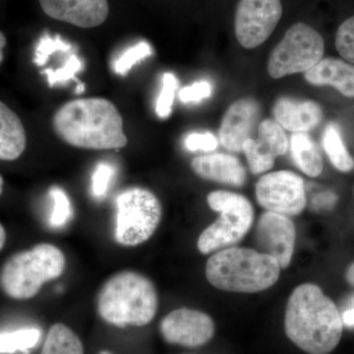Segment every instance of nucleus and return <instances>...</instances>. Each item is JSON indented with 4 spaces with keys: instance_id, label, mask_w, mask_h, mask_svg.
Returning a JSON list of instances; mask_svg holds the SVG:
<instances>
[{
    "instance_id": "nucleus-4",
    "label": "nucleus",
    "mask_w": 354,
    "mask_h": 354,
    "mask_svg": "<svg viewBox=\"0 0 354 354\" xmlns=\"http://www.w3.org/2000/svg\"><path fill=\"white\" fill-rule=\"evenodd\" d=\"M157 310L155 286L138 272L125 271L114 274L97 297L100 316L116 327L145 326L153 320Z\"/></svg>"
},
{
    "instance_id": "nucleus-10",
    "label": "nucleus",
    "mask_w": 354,
    "mask_h": 354,
    "mask_svg": "<svg viewBox=\"0 0 354 354\" xmlns=\"http://www.w3.org/2000/svg\"><path fill=\"white\" fill-rule=\"evenodd\" d=\"M281 15V0H239L234 16L237 41L249 50L257 48L270 38Z\"/></svg>"
},
{
    "instance_id": "nucleus-16",
    "label": "nucleus",
    "mask_w": 354,
    "mask_h": 354,
    "mask_svg": "<svg viewBox=\"0 0 354 354\" xmlns=\"http://www.w3.org/2000/svg\"><path fill=\"white\" fill-rule=\"evenodd\" d=\"M274 120L293 133H306L320 124L323 111L316 102L281 97L272 106Z\"/></svg>"
},
{
    "instance_id": "nucleus-8",
    "label": "nucleus",
    "mask_w": 354,
    "mask_h": 354,
    "mask_svg": "<svg viewBox=\"0 0 354 354\" xmlns=\"http://www.w3.org/2000/svg\"><path fill=\"white\" fill-rule=\"evenodd\" d=\"M323 37L311 26L295 23L272 50L268 60V72L274 79L301 73L323 59Z\"/></svg>"
},
{
    "instance_id": "nucleus-14",
    "label": "nucleus",
    "mask_w": 354,
    "mask_h": 354,
    "mask_svg": "<svg viewBox=\"0 0 354 354\" xmlns=\"http://www.w3.org/2000/svg\"><path fill=\"white\" fill-rule=\"evenodd\" d=\"M260 106L252 97H242L230 104L223 114L220 130L221 144L232 152H242V147L257 123Z\"/></svg>"
},
{
    "instance_id": "nucleus-15",
    "label": "nucleus",
    "mask_w": 354,
    "mask_h": 354,
    "mask_svg": "<svg viewBox=\"0 0 354 354\" xmlns=\"http://www.w3.org/2000/svg\"><path fill=\"white\" fill-rule=\"evenodd\" d=\"M41 9L53 19L90 29L108 18V0H39Z\"/></svg>"
},
{
    "instance_id": "nucleus-13",
    "label": "nucleus",
    "mask_w": 354,
    "mask_h": 354,
    "mask_svg": "<svg viewBox=\"0 0 354 354\" xmlns=\"http://www.w3.org/2000/svg\"><path fill=\"white\" fill-rule=\"evenodd\" d=\"M290 142L283 128L276 120H265L260 123L258 139H247L242 147L250 171L260 174L274 167V160L285 155Z\"/></svg>"
},
{
    "instance_id": "nucleus-2",
    "label": "nucleus",
    "mask_w": 354,
    "mask_h": 354,
    "mask_svg": "<svg viewBox=\"0 0 354 354\" xmlns=\"http://www.w3.org/2000/svg\"><path fill=\"white\" fill-rule=\"evenodd\" d=\"M53 123L57 136L76 148L111 150L128 143L120 111L102 97L66 102L55 113Z\"/></svg>"
},
{
    "instance_id": "nucleus-23",
    "label": "nucleus",
    "mask_w": 354,
    "mask_h": 354,
    "mask_svg": "<svg viewBox=\"0 0 354 354\" xmlns=\"http://www.w3.org/2000/svg\"><path fill=\"white\" fill-rule=\"evenodd\" d=\"M41 335V330L35 328L2 333L0 334V353L22 351L28 354L38 344Z\"/></svg>"
},
{
    "instance_id": "nucleus-12",
    "label": "nucleus",
    "mask_w": 354,
    "mask_h": 354,
    "mask_svg": "<svg viewBox=\"0 0 354 354\" xmlns=\"http://www.w3.org/2000/svg\"><path fill=\"white\" fill-rule=\"evenodd\" d=\"M295 223L290 216L266 212L256 227L255 239L259 252L278 261L281 269L290 266L295 251Z\"/></svg>"
},
{
    "instance_id": "nucleus-6",
    "label": "nucleus",
    "mask_w": 354,
    "mask_h": 354,
    "mask_svg": "<svg viewBox=\"0 0 354 354\" xmlns=\"http://www.w3.org/2000/svg\"><path fill=\"white\" fill-rule=\"evenodd\" d=\"M207 202L209 208L220 213V218L200 235V252H216L241 242L253 223V207L249 200L237 193L220 190L209 193Z\"/></svg>"
},
{
    "instance_id": "nucleus-22",
    "label": "nucleus",
    "mask_w": 354,
    "mask_h": 354,
    "mask_svg": "<svg viewBox=\"0 0 354 354\" xmlns=\"http://www.w3.org/2000/svg\"><path fill=\"white\" fill-rule=\"evenodd\" d=\"M323 147L335 169L349 172L354 169V160L342 141L341 132L335 123H328L323 135Z\"/></svg>"
},
{
    "instance_id": "nucleus-24",
    "label": "nucleus",
    "mask_w": 354,
    "mask_h": 354,
    "mask_svg": "<svg viewBox=\"0 0 354 354\" xmlns=\"http://www.w3.org/2000/svg\"><path fill=\"white\" fill-rule=\"evenodd\" d=\"M50 196L53 203L50 223L53 227H64L72 216L71 203L64 189L53 186L50 190Z\"/></svg>"
},
{
    "instance_id": "nucleus-25",
    "label": "nucleus",
    "mask_w": 354,
    "mask_h": 354,
    "mask_svg": "<svg viewBox=\"0 0 354 354\" xmlns=\"http://www.w3.org/2000/svg\"><path fill=\"white\" fill-rule=\"evenodd\" d=\"M152 55V48L147 41H140L128 48L114 64V71L120 76L127 75L135 64Z\"/></svg>"
},
{
    "instance_id": "nucleus-11",
    "label": "nucleus",
    "mask_w": 354,
    "mask_h": 354,
    "mask_svg": "<svg viewBox=\"0 0 354 354\" xmlns=\"http://www.w3.org/2000/svg\"><path fill=\"white\" fill-rule=\"evenodd\" d=\"M162 337L169 344L197 348L213 339V319L198 310L180 308L171 312L160 323Z\"/></svg>"
},
{
    "instance_id": "nucleus-36",
    "label": "nucleus",
    "mask_w": 354,
    "mask_h": 354,
    "mask_svg": "<svg viewBox=\"0 0 354 354\" xmlns=\"http://www.w3.org/2000/svg\"><path fill=\"white\" fill-rule=\"evenodd\" d=\"M6 46V38L3 32L0 31V64L3 60V48Z\"/></svg>"
},
{
    "instance_id": "nucleus-34",
    "label": "nucleus",
    "mask_w": 354,
    "mask_h": 354,
    "mask_svg": "<svg viewBox=\"0 0 354 354\" xmlns=\"http://www.w3.org/2000/svg\"><path fill=\"white\" fill-rule=\"evenodd\" d=\"M341 316L344 326L349 328V329H353L354 328V298L351 308L346 310Z\"/></svg>"
},
{
    "instance_id": "nucleus-7",
    "label": "nucleus",
    "mask_w": 354,
    "mask_h": 354,
    "mask_svg": "<svg viewBox=\"0 0 354 354\" xmlns=\"http://www.w3.org/2000/svg\"><path fill=\"white\" fill-rule=\"evenodd\" d=\"M115 241L137 246L151 239L162 220L160 200L151 191L134 187L122 191L115 200Z\"/></svg>"
},
{
    "instance_id": "nucleus-35",
    "label": "nucleus",
    "mask_w": 354,
    "mask_h": 354,
    "mask_svg": "<svg viewBox=\"0 0 354 354\" xmlns=\"http://www.w3.org/2000/svg\"><path fill=\"white\" fill-rule=\"evenodd\" d=\"M346 279L349 285L354 286V263L349 266L348 271L346 272Z\"/></svg>"
},
{
    "instance_id": "nucleus-1",
    "label": "nucleus",
    "mask_w": 354,
    "mask_h": 354,
    "mask_svg": "<svg viewBox=\"0 0 354 354\" xmlns=\"http://www.w3.org/2000/svg\"><path fill=\"white\" fill-rule=\"evenodd\" d=\"M285 330L295 346L309 354H329L341 342L344 324L334 301L320 286L304 283L291 293Z\"/></svg>"
},
{
    "instance_id": "nucleus-40",
    "label": "nucleus",
    "mask_w": 354,
    "mask_h": 354,
    "mask_svg": "<svg viewBox=\"0 0 354 354\" xmlns=\"http://www.w3.org/2000/svg\"><path fill=\"white\" fill-rule=\"evenodd\" d=\"M100 354H113V353H109V351H102V353Z\"/></svg>"
},
{
    "instance_id": "nucleus-37",
    "label": "nucleus",
    "mask_w": 354,
    "mask_h": 354,
    "mask_svg": "<svg viewBox=\"0 0 354 354\" xmlns=\"http://www.w3.org/2000/svg\"><path fill=\"white\" fill-rule=\"evenodd\" d=\"M6 241V232L4 230L3 225L0 223V250L3 248L4 244Z\"/></svg>"
},
{
    "instance_id": "nucleus-17",
    "label": "nucleus",
    "mask_w": 354,
    "mask_h": 354,
    "mask_svg": "<svg viewBox=\"0 0 354 354\" xmlns=\"http://www.w3.org/2000/svg\"><path fill=\"white\" fill-rule=\"evenodd\" d=\"M191 169L198 176L225 185L241 187L246 180V171L239 158L227 153H211L193 158Z\"/></svg>"
},
{
    "instance_id": "nucleus-39",
    "label": "nucleus",
    "mask_w": 354,
    "mask_h": 354,
    "mask_svg": "<svg viewBox=\"0 0 354 354\" xmlns=\"http://www.w3.org/2000/svg\"><path fill=\"white\" fill-rule=\"evenodd\" d=\"M2 191H3V178L0 176V195L2 194Z\"/></svg>"
},
{
    "instance_id": "nucleus-29",
    "label": "nucleus",
    "mask_w": 354,
    "mask_h": 354,
    "mask_svg": "<svg viewBox=\"0 0 354 354\" xmlns=\"http://www.w3.org/2000/svg\"><path fill=\"white\" fill-rule=\"evenodd\" d=\"M335 48L342 58L354 64V16L344 21L337 29Z\"/></svg>"
},
{
    "instance_id": "nucleus-19",
    "label": "nucleus",
    "mask_w": 354,
    "mask_h": 354,
    "mask_svg": "<svg viewBox=\"0 0 354 354\" xmlns=\"http://www.w3.org/2000/svg\"><path fill=\"white\" fill-rule=\"evenodd\" d=\"M26 144L27 137L19 116L0 101V160H17Z\"/></svg>"
},
{
    "instance_id": "nucleus-18",
    "label": "nucleus",
    "mask_w": 354,
    "mask_h": 354,
    "mask_svg": "<svg viewBox=\"0 0 354 354\" xmlns=\"http://www.w3.org/2000/svg\"><path fill=\"white\" fill-rule=\"evenodd\" d=\"M304 78L318 87L330 86L344 97H354V64L335 57H326L308 71Z\"/></svg>"
},
{
    "instance_id": "nucleus-33",
    "label": "nucleus",
    "mask_w": 354,
    "mask_h": 354,
    "mask_svg": "<svg viewBox=\"0 0 354 354\" xmlns=\"http://www.w3.org/2000/svg\"><path fill=\"white\" fill-rule=\"evenodd\" d=\"M337 195L332 192H324L313 197L311 202V208L314 211H324L330 209L335 206L337 202Z\"/></svg>"
},
{
    "instance_id": "nucleus-32",
    "label": "nucleus",
    "mask_w": 354,
    "mask_h": 354,
    "mask_svg": "<svg viewBox=\"0 0 354 354\" xmlns=\"http://www.w3.org/2000/svg\"><path fill=\"white\" fill-rule=\"evenodd\" d=\"M212 95V86L208 81H199L181 88L179 99L184 104L199 102Z\"/></svg>"
},
{
    "instance_id": "nucleus-3",
    "label": "nucleus",
    "mask_w": 354,
    "mask_h": 354,
    "mask_svg": "<svg viewBox=\"0 0 354 354\" xmlns=\"http://www.w3.org/2000/svg\"><path fill=\"white\" fill-rule=\"evenodd\" d=\"M281 269L278 261L267 254L232 246L218 250L209 258L206 277L218 290L254 293L274 286Z\"/></svg>"
},
{
    "instance_id": "nucleus-30",
    "label": "nucleus",
    "mask_w": 354,
    "mask_h": 354,
    "mask_svg": "<svg viewBox=\"0 0 354 354\" xmlns=\"http://www.w3.org/2000/svg\"><path fill=\"white\" fill-rule=\"evenodd\" d=\"M114 174L113 167L106 162H100L92 176V192L95 198H104L109 190Z\"/></svg>"
},
{
    "instance_id": "nucleus-26",
    "label": "nucleus",
    "mask_w": 354,
    "mask_h": 354,
    "mask_svg": "<svg viewBox=\"0 0 354 354\" xmlns=\"http://www.w3.org/2000/svg\"><path fill=\"white\" fill-rule=\"evenodd\" d=\"M83 69V62L76 55H72L68 60L65 62L64 66L55 70L44 69L41 74L48 77V82L50 87H55L57 84L65 83L69 80H75L76 74ZM79 83V82H78Z\"/></svg>"
},
{
    "instance_id": "nucleus-5",
    "label": "nucleus",
    "mask_w": 354,
    "mask_h": 354,
    "mask_svg": "<svg viewBox=\"0 0 354 354\" xmlns=\"http://www.w3.org/2000/svg\"><path fill=\"white\" fill-rule=\"evenodd\" d=\"M64 268V254L60 249L39 244L6 261L0 272V288L14 299H30L46 281L59 278Z\"/></svg>"
},
{
    "instance_id": "nucleus-9",
    "label": "nucleus",
    "mask_w": 354,
    "mask_h": 354,
    "mask_svg": "<svg viewBox=\"0 0 354 354\" xmlns=\"http://www.w3.org/2000/svg\"><path fill=\"white\" fill-rule=\"evenodd\" d=\"M255 192L261 207L279 215L297 216L306 206L304 179L292 171L265 174L256 184Z\"/></svg>"
},
{
    "instance_id": "nucleus-38",
    "label": "nucleus",
    "mask_w": 354,
    "mask_h": 354,
    "mask_svg": "<svg viewBox=\"0 0 354 354\" xmlns=\"http://www.w3.org/2000/svg\"><path fill=\"white\" fill-rule=\"evenodd\" d=\"M84 91H85V85L82 83H79L76 88V94H82Z\"/></svg>"
},
{
    "instance_id": "nucleus-27",
    "label": "nucleus",
    "mask_w": 354,
    "mask_h": 354,
    "mask_svg": "<svg viewBox=\"0 0 354 354\" xmlns=\"http://www.w3.org/2000/svg\"><path fill=\"white\" fill-rule=\"evenodd\" d=\"M178 86L176 77L172 73H165L162 76V87L156 104V113L160 118H167L171 115L174 95Z\"/></svg>"
},
{
    "instance_id": "nucleus-21",
    "label": "nucleus",
    "mask_w": 354,
    "mask_h": 354,
    "mask_svg": "<svg viewBox=\"0 0 354 354\" xmlns=\"http://www.w3.org/2000/svg\"><path fill=\"white\" fill-rule=\"evenodd\" d=\"M41 354H84V346L73 330L55 324L48 330Z\"/></svg>"
},
{
    "instance_id": "nucleus-31",
    "label": "nucleus",
    "mask_w": 354,
    "mask_h": 354,
    "mask_svg": "<svg viewBox=\"0 0 354 354\" xmlns=\"http://www.w3.org/2000/svg\"><path fill=\"white\" fill-rule=\"evenodd\" d=\"M218 145V140L209 132L191 133L184 140V146L191 152H196V151L213 152Z\"/></svg>"
},
{
    "instance_id": "nucleus-28",
    "label": "nucleus",
    "mask_w": 354,
    "mask_h": 354,
    "mask_svg": "<svg viewBox=\"0 0 354 354\" xmlns=\"http://www.w3.org/2000/svg\"><path fill=\"white\" fill-rule=\"evenodd\" d=\"M71 48V44L66 43L64 39H60L59 37L53 38L50 35L44 34L39 39V43L36 46L34 58L35 64L38 65V66H43L53 53H57V51L66 53V51H69Z\"/></svg>"
},
{
    "instance_id": "nucleus-20",
    "label": "nucleus",
    "mask_w": 354,
    "mask_h": 354,
    "mask_svg": "<svg viewBox=\"0 0 354 354\" xmlns=\"http://www.w3.org/2000/svg\"><path fill=\"white\" fill-rule=\"evenodd\" d=\"M290 152L295 164L306 176L317 177L322 174V156L308 134L293 133L290 138Z\"/></svg>"
}]
</instances>
